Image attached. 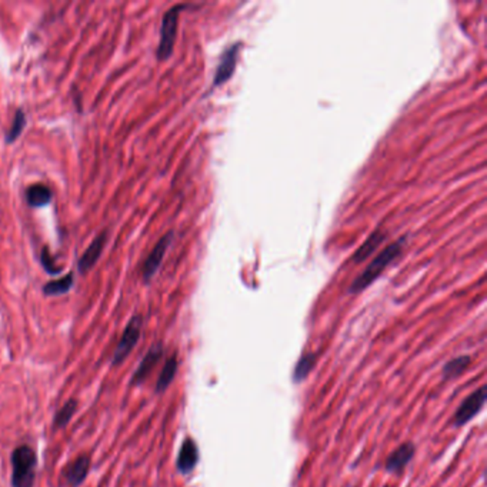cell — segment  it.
Segmentation results:
<instances>
[{"label":"cell","mask_w":487,"mask_h":487,"mask_svg":"<svg viewBox=\"0 0 487 487\" xmlns=\"http://www.w3.org/2000/svg\"><path fill=\"white\" fill-rule=\"evenodd\" d=\"M404 245H406V236L400 238L396 243L388 245L383 251H380L373 259V262L364 269L363 273L359 278H356V280L349 289V293L352 295L360 293V291H363L364 289H367L370 284H372L383 273L384 269L388 267V265L400 256Z\"/></svg>","instance_id":"obj_1"},{"label":"cell","mask_w":487,"mask_h":487,"mask_svg":"<svg viewBox=\"0 0 487 487\" xmlns=\"http://www.w3.org/2000/svg\"><path fill=\"white\" fill-rule=\"evenodd\" d=\"M12 487H33L37 466L36 452L29 444H21L12 452Z\"/></svg>","instance_id":"obj_2"},{"label":"cell","mask_w":487,"mask_h":487,"mask_svg":"<svg viewBox=\"0 0 487 487\" xmlns=\"http://www.w3.org/2000/svg\"><path fill=\"white\" fill-rule=\"evenodd\" d=\"M186 5H176L172 9H169L163 19H162V28H160V41L158 46V59L159 61H167L173 53L174 49V42H176V34H178V25H179V16L183 9H186Z\"/></svg>","instance_id":"obj_3"},{"label":"cell","mask_w":487,"mask_h":487,"mask_svg":"<svg viewBox=\"0 0 487 487\" xmlns=\"http://www.w3.org/2000/svg\"><path fill=\"white\" fill-rule=\"evenodd\" d=\"M142 318L139 315H134L127 326L125 327L121 340L114 349V353L112 358V366H121L126 358L132 353V350L138 344L141 335H142Z\"/></svg>","instance_id":"obj_4"},{"label":"cell","mask_w":487,"mask_h":487,"mask_svg":"<svg viewBox=\"0 0 487 487\" xmlns=\"http://www.w3.org/2000/svg\"><path fill=\"white\" fill-rule=\"evenodd\" d=\"M484 402H486V387L481 386L477 388V391H475L472 395H469L462 402V404L459 406V408L453 416L455 426L456 427L464 426L466 423H469L473 417H476V415L483 408Z\"/></svg>","instance_id":"obj_5"},{"label":"cell","mask_w":487,"mask_h":487,"mask_svg":"<svg viewBox=\"0 0 487 487\" xmlns=\"http://www.w3.org/2000/svg\"><path fill=\"white\" fill-rule=\"evenodd\" d=\"M173 236H174L173 231H167L166 235L158 242V245L154 246V249L150 251V255L147 256V259L143 265V271H142L143 280L146 283H149L153 279V276L156 275V271L159 270V267L165 259L166 251L173 242Z\"/></svg>","instance_id":"obj_6"},{"label":"cell","mask_w":487,"mask_h":487,"mask_svg":"<svg viewBox=\"0 0 487 487\" xmlns=\"http://www.w3.org/2000/svg\"><path fill=\"white\" fill-rule=\"evenodd\" d=\"M163 355H165L163 344H162V343H154V344L147 350V353H146L145 358L142 359L139 367L136 369V372H134L133 376H132L130 384H132V386H139V384H142V383L149 377V375L153 372L154 367L158 366V363L160 362V359L163 358Z\"/></svg>","instance_id":"obj_7"},{"label":"cell","mask_w":487,"mask_h":487,"mask_svg":"<svg viewBox=\"0 0 487 487\" xmlns=\"http://www.w3.org/2000/svg\"><path fill=\"white\" fill-rule=\"evenodd\" d=\"M239 52H240V43L231 45L230 48H227L225 50V53L222 54L220 63L218 66L216 74H214L213 87H218V86L226 83L230 79V77L233 76V73H235Z\"/></svg>","instance_id":"obj_8"},{"label":"cell","mask_w":487,"mask_h":487,"mask_svg":"<svg viewBox=\"0 0 487 487\" xmlns=\"http://www.w3.org/2000/svg\"><path fill=\"white\" fill-rule=\"evenodd\" d=\"M90 470V457L87 455L77 456L63 470V477L70 487H79L87 477Z\"/></svg>","instance_id":"obj_9"},{"label":"cell","mask_w":487,"mask_h":487,"mask_svg":"<svg viewBox=\"0 0 487 487\" xmlns=\"http://www.w3.org/2000/svg\"><path fill=\"white\" fill-rule=\"evenodd\" d=\"M416 453V446L412 442H406L400 444L397 449L386 459L384 469L388 473H399L404 467L412 462Z\"/></svg>","instance_id":"obj_10"},{"label":"cell","mask_w":487,"mask_h":487,"mask_svg":"<svg viewBox=\"0 0 487 487\" xmlns=\"http://www.w3.org/2000/svg\"><path fill=\"white\" fill-rule=\"evenodd\" d=\"M106 239H107V231H102L101 235H97L94 238V240L85 250L82 258L79 259V263H77V270H79L82 275H86L87 271L96 265V262L99 260V258L102 256L103 247L106 245Z\"/></svg>","instance_id":"obj_11"},{"label":"cell","mask_w":487,"mask_h":487,"mask_svg":"<svg viewBox=\"0 0 487 487\" xmlns=\"http://www.w3.org/2000/svg\"><path fill=\"white\" fill-rule=\"evenodd\" d=\"M199 462V449L198 444L193 439L187 437L183 440L180 450H179V456H178V470L182 475H189L194 470V467H196Z\"/></svg>","instance_id":"obj_12"},{"label":"cell","mask_w":487,"mask_h":487,"mask_svg":"<svg viewBox=\"0 0 487 487\" xmlns=\"http://www.w3.org/2000/svg\"><path fill=\"white\" fill-rule=\"evenodd\" d=\"M178 369H179L178 355L173 353V355L165 362L162 372H160V375H159V379H158V382H156V388H154L156 393L162 395V393H165V392L167 391V387L172 384V382L174 380V377H176Z\"/></svg>","instance_id":"obj_13"},{"label":"cell","mask_w":487,"mask_h":487,"mask_svg":"<svg viewBox=\"0 0 487 487\" xmlns=\"http://www.w3.org/2000/svg\"><path fill=\"white\" fill-rule=\"evenodd\" d=\"M384 238H386V233H384L383 230H380V229L375 230V231L372 233V235H370V236L364 240V243L356 250V253H355L353 258H352V262H353L355 265H359V263H362L363 260H366V259H367L370 255H372V253L380 246V243L384 240Z\"/></svg>","instance_id":"obj_14"},{"label":"cell","mask_w":487,"mask_h":487,"mask_svg":"<svg viewBox=\"0 0 487 487\" xmlns=\"http://www.w3.org/2000/svg\"><path fill=\"white\" fill-rule=\"evenodd\" d=\"M52 190L48 185L36 183L26 189V202L32 207H43L52 202Z\"/></svg>","instance_id":"obj_15"},{"label":"cell","mask_w":487,"mask_h":487,"mask_svg":"<svg viewBox=\"0 0 487 487\" xmlns=\"http://www.w3.org/2000/svg\"><path fill=\"white\" fill-rule=\"evenodd\" d=\"M470 363H472V358L469 355H462V356H457V358L449 360L444 364V367L442 370L444 380L459 377L463 372H466L467 367L470 366Z\"/></svg>","instance_id":"obj_16"},{"label":"cell","mask_w":487,"mask_h":487,"mask_svg":"<svg viewBox=\"0 0 487 487\" xmlns=\"http://www.w3.org/2000/svg\"><path fill=\"white\" fill-rule=\"evenodd\" d=\"M74 283V275L68 273L63 278L57 279V280H52L49 283H46L43 286V293L46 296H61V295H66L68 291H70L72 286Z\"/></svg>","instance_id":"obj_17"},{"label":"cell","mask_w":487,"mask_h":487,"mask_svg":"<svg viewBox=\"0 0 487 487\" xmlns=\"http://www.w3.org/2000/svg\"><path fill=\"white\" fill-rule=\"evenodd\" d=\"M77 406H79V403H77L76 399H69L59 408V411L56 412V415L53 417V427L54 428H65L70 423L74 413L77 412Z\"/></svg>","instance_id":"obj_18"},{"label":"cell","mask_w":487,"mask_h":487,"mask_svg":"<svg viewBox=\"0 0 487 487\" xmlns=\"http://www.w3.org/2000/svg\"><path fill=\"white\" fill-rule=\"evenodd\" d=\"M315 364H316V355L315 353H304V355H302V358L296 363L295 372H293L295 382L296 383L303 382L310 375L311 370L315 369Z\"/></svg>","instance_id":"obj_19"},{"label":"cell","mask_w":487,"mask_h":487,"mask_svg":"<svg viewBox=\"0 0 487 487\" xmlns=\"http://www.w3.org/2000/svg\"><path fill=\"white\" fill-rule=\"evenodd\" d=\"M26 126V113L22 109H17L14 113V118L12 122V126L6 132V143H13L17 141L19 136L22 134Z\"/></svg>","instance_id":"obj_20"},{"label":"cell","mask_w":487,"mask_h":487,"mask_svg":"<svg viewBox=\"0 0 487 487\" xmlns=\"http://www.w3.org/2000/svg\"><path fill=\"white\" fill-rule=\"evenodd\" d=\"M41 263H42L43 269L48 271V275H61L63 271V267H59V266L54 265V259L52 258L48 247H43V250L41 253Z\"/></svg>","instance_id":"obj_21"}]
</instances>
